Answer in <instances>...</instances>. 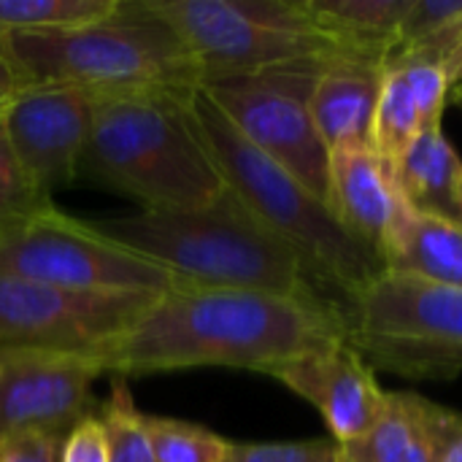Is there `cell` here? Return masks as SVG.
Segmentation results:
<instances>
[{"mask_svg": "<svg viewBox=\"0 0 462 462\" xmlns=\"http://www.w3.org/2000/svg\"><path fill=\"white\" fill-rule=\"evenodd\" d=\"M325 57L217 79L200 92L236 133L309 187L322 203L330 192V152L311 116V92Z\"/></svg>", "mask_w": 462, "mask_h": 462, "instance_id": "obj_8", "label": "cell"}, {"mask_svg": "<svg viewBox=\"0 0 462 462\" xmlns=\"http://www.w3.org/2000/svg\"><path fill=\"white\" fill-rule=\"evenodd\" d=\"M192 111L227 187L300 257L336 309L344 311L352 295L384 273L382 263L338 225L328 203L249 146L200 89L192 92Z\"/></svg>", "mask_w": 462, "mask_h": 462, "instance_id": "obj_4", "label": "cell"}, {"mask_svg": "<svg viewBox=\"0 0 462 462\" xmlns=\"http://www.w3.org/2000/svg\"><path fill=\"white\" fill-rule=\"evenodd\" d=\"M462 430V414L417 393H387L376 422L349 444H338L341 462H441Z\"/></svg>", "mask_w": 462, "mask_h": 462, "instance_id": "obj_16", "label": "cell"}, {"mask_svg": "<svg viewBox=\"0 0 462 462\" xmlns=\"http://www.w3.org/2000/svg\"><path fill=\"white\" fill-rule=\"evenodd\" d=\"M328 208L338 225L382 263V249L406 211V203L395 187L393 171L368 143H355L330 152Z\"/></svg>", "mask_w": 462, "mask_h": 462, "instance_id": "obj_15", "label": "cell"}, {"mask_svg": "<svg viewBox=\"0 0 462 462\" xmlns=\"http://www.w3.org/2000/svg\"><path fill=\"white\" fill-rule=\"evenodd\" d=\"M411 0H306L314 22L344 51L387 60Z\"/></svg>", "mask_w": 462, "mask_h": 462, "instance_id": "obj_20", "label": "cell"}, {"mask_svg": "<svg viewBox=\"0 0 462 462\" xmlns=\"http://www.w3.org/2000/svg\"><path fill=\"white\" fill-rule=\"evenodd\" d=\"M393 179L409 211L462 227V160L441 122L409 146Z\"/></svg>", "mask_w": 462, "mask_h": 462, "instance_id": "obj_18", "label": "cell"}, {"mask_svg": "<svg viewBox=\"0 0 462 462\" xmlns=\"http://www.w3.org/2000/svg\"><path fill=\"white\" fill-rule=\"evenodd\" d=\"M346 341L379 371L406 379L462 374V292L379 273L344 306Z\"/></svg>", "mask_w": 462, "mask_h": 462, "instance_id": "obj_7", "label": "cell"}, {"mask_svg": "<svg viewBox=\"0 0 462 462\" xmlns=\"http://www.w3.org/2000/svg\"><path fill=\"white\" fill-rule=\"evenodd\" d=\"M225 462H341L333 439L311 441H268V444H236Z\"/></svg>", "mask_w": 462, "mask_h": 462, "instance_id": "obj_26", "label": "cell"}, {"mask_svg": "<svg viewBox=\"0 0 462 462\" xmlns=\"http://www.w3.org/2000/svg\"><path fill=\"white\" fill-rule=\"evenodd\" d=\"M444 70H447V76H449L452 87H455V84H460L462 81V30H460V35H457V41H455V46H452V51H449V57L444 60Z\"/></svg>", "mask_w": 462, "mask_h": 462, "instance_id": "obj_30", "label": "cell"}, {"mask_svg": "<svg viewBox=\"0 0 462 462\" xmlns=\"http://www.w3.org/2000/svg\"><path fill=\"white\" fill-rule=\"evenodd\" d=\"M268 376L309 401L322 414L336 444L363 436L387 403L374 368L346 338L303 352L276 365Z\"/></svg>", "mask_w": 462, "mask_h": 462, "instance_id": "obj_13", "label": "cell"}, {"mask_svg": "<svg viewBox=\"0 0 462 462\" xmlns=\"http://www.w3.org/2000/svg\"><path fill=\"white\" fill-rule=\"evenodd\" d=\"M162 292H89L0 276V349L103 357Z\"/></svg>", "mask_w": 462, "mask_h": 462, "instance_id": "obj_10", "label": "cell"}, {"mask_svg": "<svg viewBox=\"0 0 462 462\" xmlns=\"http://www.w3.org/2000/svg\"><path fill=\"white\" fill-rule=\"evenodd\" d=\"M179 35L200 87L344 51L306 0H143Z\"/></svg>", "mask_w": 462, "mask_h": 462, "instance_id": "obj_6", "label": "cell"}, {"mask_svg": "<svg viewBox=\"0 0 462 462\" xmlns=\"http://www.w3.org/2000/svg\"><path fill=\"white\" fill-rule=\"evenodd\" d=\"M344 338V314L333 306L176 282L100 363L108 376L189 368H238L268 376L276 365Z\"/></svg>", "mask_w": 462, "mask_h": 462, "instance_id": "obj_1", "label": "cell"}, {"mask_svg": "<svg viewBox=\"0 0 462 462\" xmlns=\"http://www.w3.org/2000/svg\"><path fill=\"white\" fill-rule=\"evenodd\" d=\"M97 417L108 441V462H157L146 430V414L135 406L122 376H114L111 395Z\"/></svg>", "mask_w": 462, "mask_h": 462, "instance_id": "obj_22", "label": "cell"}, {"mask_svg": "<svg viewBox=\"0 0 462 462\" xmlns=\"http://www.w3.org/2000/svg\"><path fill=\"white\" fill-rule=\"evenodd\" d=\"M0 276L89 292H165L176 279L54 203L0 233Z\"/></svg>", "mask_w": 462, "mask_h": 462, "instance_id": "obj_9", "label": "cell"}, {"mask_svg": "<svg viewBox=\"0 0 462 462\" xmlns=\"http://www.w3.org/2000/svg\"><path fill=\"white\" fill-rule=\"evenodd\" d=\"M449 95L452 81L439 62L420 57L387 60L368 138L374 154L395 171L409 146L430 125L444 122Z\"/></svg>", "mask_w": 462, "mask_h": 462, "instance_id": "obj_14", "label": "cell"}, {"mask_svg": "<svg viewBox=\"0 0 462 462\" xmlns=\"http://www.w3.org/2000/svg\"><path fill=\"white\" fill-rule=\"evenodd\" d=\"M32 84H68L95 95L200 89L189 51L143 0H122L97 22L5 38Z\"/></svg>", "mask_w": 462, "mask_h": 462, "instance_id": "obj_5", "label": "cell"}, {"mask_svg": "<svg viewBox=\"0 0 462 462\" xmlns=\"http://www.w3.org/2000/svg\"><path fill=\"white\" fill-rule=\"evenodd\" d=\"M382 271L462 292V227L406 208L382 249Z\"/></svg>", "mask_w": 462, "mask_h": 462, "instance_id": "obj_19", "label": "cell"}, {"mask_svg": "<svg viewBox=\"0 0 462 462\" xmlns=\"http://www.w3.org/2000/svg\"><path fill=\"white\" fill-rule=\"evenodd\" d=\"M384 62L357 51H336L322 60L311 92V116L328 152L368 143Z\"/></svg>", "mask_w": 462, "mask_h": 462, "instance_id": "obj_17", "label": "cell"}, {"mask_svg": "<svg viewBox=\"0 0 462 462\" xmlns=\"http://www.w3.org/2000/svg\"><path fill=\"white\" fill-rule=\"evenodd\" d=\"M62 436L19 433L0 441V462H60Z\"/></svg>", "mask_w": 462, "mask_h": 462, "instance_id": "obj_28", "label": "cell"}, {"mask_svg": "<svg viewBox=\"0 0 462 462\" xmlns=\"http://www.w3.org/2000/svg\"><path fill=\"white\" fill-rule=\"evenodd\" d=\"M457 19H462V0H411L406 16L401 22L395 49L390 57L425 43L428 38H433V35L444 32L449 24H455Z\"/></svg>", "mask_w": 462, "mask_h": 462, "instance_id": "obj_25", "label": "cell"}, {"mask_svg": "<svg viewBox=\"0 0 462 462\" xmlns=\"http://www.w3.org/2000/svg\"><path fill=\"white\" fill-rule=\"evenodd\" d=\"M146 430L157 462H225L233 449V441L211 428L173 417L146 414Z\"/></svg>", "mask_w": 462, "mask_h": 462, "instance_id": "obj_23", "label": "cell"}, {"mask_svg": "<svg viewBox=\"0 0 462 462\" xmlns=\"http://www.w3.org/2000/svg\"><path fill=\"white\" fill-rule=\"evenodd\" d=\"M81 173L141 211L206 208L227 192L198 127L192 92L179 89L97 95Z\"/></svg>", "mask_w": 462, "mask_h": 462, "instance_id": "obj_2", "label": "cell"}, {"mask_svg": "<svg viewBox=\"0 0 462 462\" xmlns=\"http://www.w3.org/2000/svg\"><path fill=\"white\" fill-rule=\"evenodd\" d=\"M60 462H108V441L97 414H84L62 436Z\"/></svg>", "mask_w": 462, "mask_h": 462, "instance_id": "obj_27", "label": "cell"}, {"mask_svg": "<svg viewBox=\"0 0 462 462\" xmlns=\"http://www.w3.org/2000/svg\"><path fill=\"white\" fill-rule=\"evenodd\" d=\"M95 103L97 95L79 87L30 84L0 116L16 160L46 195L81 173Z\"/></svg>", "mask_w": 462, "mask_h": 462, "instance_id": "obj_12", "label": "cell"}, {"mask_svg": "<svg viewBox=\"0 0 462 462\" xmlns=\"http://www.w3.org/2000/svg\"><path fill=\"white\" fill-rule=\"evenodd\" d=\"M441 462H462V430L455 436V441L449 444V449L444 452Z\"/></svg>", "mask_w": 462, "mask_h": 462, "instance_id": "obj_31", "label": "cell"}, {"mask_svg": "<svg viewBox=\"0 0 462 462\" xmlns=\"http://www.w3.org/2000/svg\"><path fill=\"white\" fill-rule=\"evenodd\" d=\"M122 0H0V38L97 22Z\"/></svg>", "mask_w": 462, "mask_h": 462, "instance_id": "obj_21", "label": "cell"}, {"mask_svg": "<svg viewBox=\"0 0 462 462\" xmlns=\"http://www.w3.org/2000/svg\"><path fill=\"white\" fill-rule=\"evenodd\" d=\"M89 222L106 238L165 268L179 284L257 290L333 306L300 257L230 187L206 208L138 211Z\"/></svg>", "mask_w": 462, "mask_h": 462, "instance_id": "obj_3", "label": "cell"}, {"mask_svg": "<svg viewBox=\"0 0 462 462\" xmlns=\"http://www.w3.org/2000/svg\"><path fill=\"white\" fill-rule=\"evenodd\" d=\"M30 84H32L30 76L24 73V68L14 57V51L8 49L5 38H0V116Z\"/></svg>", "mask_w": 462, "mask_h": 462, "instance_id": "obj_29", "label": "cell"}, {"mask_svg": "<svg viewBox=\"0 0 462 462\" xmlns=\"http://www.w3.org/2000/svg\"><path fill=\"white\" fill-rule=\"evenodd\" d=\"M449 100H452V103H455V106H457V108L462 111V81L452 87V95H449Z\"/></svg>", "mask_w": 462, "mask_h": 462, "instance_id": "obj_32", "label": "cell"}, {"mask_svg": "<svg viewBox=\"0 0 462 462\" xmlns=\"http://www.w3.org/2000/svg\"><path fill=\"white\" fill-rule=\"evenodd\" d=\"M100 376L97 357L0 349V441L19 433L65 436L89 414Z\"/></svg>", "mask_w": 462, "mask_h": 462, "instance_id": "obj_11", "label": "cell"}, {"mask_svg": "<svg viewBox=\"0 0 462 462\" xmlns=\"http://www.w3.org/2000/svg\"><path fill=\"white\" fill-rule=\"evenodd\" d=\"M51 203V195H46L16 160L0 122V233Z\"/></svg>", "mask_w": 462, "mask_h": 462, "instance_id": "obj_24", "label": "cell"}]
</instances>
